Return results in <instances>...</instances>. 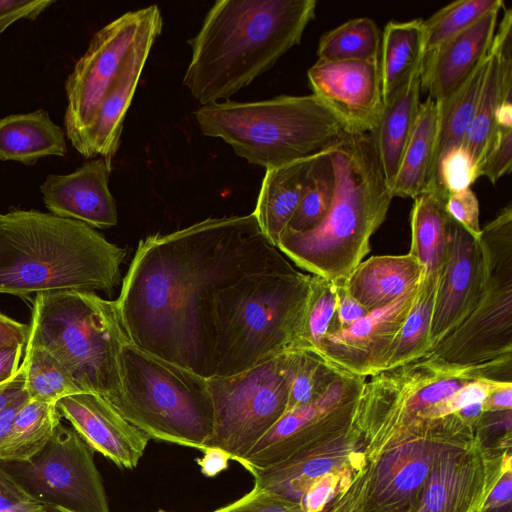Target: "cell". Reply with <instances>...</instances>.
Listing matches in <instances>:
<instances>
[{
	"instance_id": "obj_1",
	"label": "cell",
	"mask_w": 512,
	"mask_h": 512,
	"mask_svg": "<svg viewBox=\"0 0 512 512\" xmlns=\"http://www.w3.org/2000/svg\"><path fill=\"white\" fill-rule=\"evenodd\" d=\"M289 266L253 213L207 218L140 240L115 302L134 345L210 378L214 296L246 275Z\"/></svg>"
},
{
	"instance_id": "obj_2",
	"label": "cell",
	"mask_w": 512,
	"mask_h": 512,
	"mask_svg": "<svg viewBox=\"0 0 512 512\" xmlns=\"http://www.w3.org/2000/svg\"><path fill=\"white\" fill-rule=\"evenodd\" d=\"M315 0H218L187 42L183 84L204 105L227 99L301 42Z\"/></svg>"
},
{
	"instance_id": "obj_3",
	"label": "cell",
	"mask_w": 512,
	"mask_h": 512,
	"mask_svg": "<svg viewBox=\"0 0 512 512\" xmlns=\"http://www.w3.org/2000/svg\"><path fill=\"white\" fill-rule=\"evenodd\" d=\"M125 256L81 221L34 209L0 212V293L110 291Z\"/></svg>"
},
{
	"instance_id": "obj_4",
	"label": "cell",
	"mask_w": 512,
	"mask_h": 512,
	"mask_svg": "<svg viewBox=\"0 0 512 512\" xmlns=\"http://www.w3.org/2000/svg\"><path fill=\"white\" fill-rule=\"evenodd\" d=\"M328 156L335 190L326 216L310 230L284 232L277 249L311 275L336 282L347 279L370 252L371 236L393 197L372 132L351 134Z\"/></svg>"
},
{
	"instance_id": "obj_5",
	"label": "cell",
	"mask_w": 512,
	"mask_h": 512,
	"mask_svg": "<svg viewBox=\"0 0 512 512\" xmlns=\"http://www.w3.org/2000/svg\"><path fill=\"white\" fill-rule=\"evenodd\" d=\"M312 275L287 268L240 278L213 299L214 376L241 373L275 355L303 349Z\"/></svg>"
},
{
	"instance_id": "obj_6",
	"label": "cell",
	"mask_w": 512,
	"mask_h": 512,
	"mask_svg": "<svg viewBox=\"0 0 512 512\" xmlns=\"http://www.w3.org/2000/svg\"><path fill=\"white\" fill-rule=\"evenodd\" d=\"M195 118L205 136L223 139L236 155L266 169L328 152L353 134L313 94L226 100L201 106Z\"/></svg>"
},
{
	"instance_id": "obj_7",
	"label": "cell",
	"mask_w": 512,
	"mask_h": 512,
	"mask_svg": "<svg viewBox=\"0 0 512 512\" xmlns=\"http://www.w3.org/2000/svg\"><path fill=\"white\" fill-rule=\"evenodd\" d=\"M127 338L115 300L67 290L36 295L26 344L46 349L83 392L115 409L121 389L119 354Z\"/></svg>"
},
{
	"instance_id": "obj_8",
	"label": "cell",
	"mask_w": 512,
	"mask_h": 512,
	"mask_svg": "<svg viewBox=\"0 0 512 512\" xmlns=\"http://www.w3.org/2000/svg\"><path fill=\"white\" fill-rule=\"evenodd\" d=\"M115 410L148 438L202 451L214 428L208 378L152 355L129 338L119 354Z\"/></svg>"
},
{
	"instance_id": "obj_9",
	"label": "cell",
	"mask_w": 512,
	"mask_h": 512,
	"mask_svg": "<svg viewBox=\"0 0 512 512\" xmlns=\"http://www.w3.org/2000/svg\"><path fill=\"white\" fill-rule=\"evenodd\" d=\"M365 379L359 421L366 434L367 460L375 458L421 415L478 379L512 382V354L461 365L429 352L409 363L383 370Z\"/></svg>"
},
{
	"instance_id": "obj_10",
	"label": "cell",
	"mask_w": 512,
	"mask_h": 512,
	"mask_svg": "<svg viewBox=\"0 0 512 512\" xmlns=\"http://www.w3.org/2000/svg\"><path fill=\"white\" fill-rule=\"evenodd\" d=\"M458 413L415 422L352 478L322 512H414L435 462L475 437Z\"/></svg>"
},
{
	"instance_id": "obj_11",
	"label": "cell",
	"mask_w": 512,
	"mask_h": 512,
	"mask_svg": "<svg viewBox=\"0 0 512 512\" xmlns=\"http://www.w3.org/2000/svg\"><path fill=\"white\" fill-rule=\"evenodd\" d=\"M297 350L270 357L241 373L208 378L214 428L204 443L239 462L286 413Z\"/></svg>"
},
{
	"instance_id": "obj_12",
	"label": "cell",
	"mask_w": 512,
	"mask_h": 512,
	"mask_svg": "<svg viewBox=\"0 0 512 512\" xmlns=\"http://www.w3.org/2000/svg\"><path fill=\"white\" fill-rule=\"evenodd\" d=\"M486 280L471 315L447 334L431 353L461 365L512 354V206L481 229Z\"/></svg>"
},
{
	"instance_id": "obj_13",
	"label": "cell",
	"mask_w": 512,
	"mask_h": 512,
	"mask_svg": "<svg viewBox=\"0 0 512 512\" xmlns=\"http://www.w3.org/2000/svg\"><path fill=\"white\" fill-rule=\"evenodd\" d=\"M163 23L157 5L129 11L97 31L65 82V133L82 156L100 103L132 48L153 26Z\"/></svg>"
},
{
	"instance_id": "obj_14",
	"label": "cell",
	"mask_w": 512,
	"mask_h": 512,
	"mask_svg": "<svg viewBox=\"0 0 512 512\" xmlns=\"http://www.w3.org/2000/svg\"><path fill=\"white\" fill-rule=\"evenodd\" d=\"M94 452L73 428L60 423L49 443L31 460L2 463L45 506L70 512H110Z\"/></svg>"
},
{
	"instance_id": "obj_15",
	"label": "cell",
	"mask_w": 512,
	"mask_h": 512,
	"mask_svg": "<svg viewBox=\"0 0 512 512\" xmlns=\"http://www.w3.org/2000/svg\"><path fill=\"white\" fill-rule=\"evenodd\" d=\"M511 452L484 449L476 437L456 445L434 464L414 512H482Z\"/></svg>"
},
{
	"instance_id": "obj_16",
	"label": "cell",
	"mask_w": 512,
	"mask_h": 512,
	"mask_svg": "<svg viewBox=\"0 0 512 512\" xmlns=\"http://www.w3.org/2000/svg\"><path fill=\"white\" fill-rule=\"evenodd\" d=\"M367 439L358 421L303 447L288 459L268 468H252L254 487L289 501L300 500L320 477L352 468L361 470L366 462Z\"/></svg>"
},
{
	"instance_id": "obj_17",
	"label": "cell",
	"mask_w": 512,
	"mask_h": 512,
	"mask_svg": "<svg viewBox=\"0 0 512 512\" xmlns=\"http://www.w3.org/2000/svg\"><path fill=\"white\" fill-rule=\"evenodd\" d=\"M485 280L486 265L480 238L450 218L449 250L439 275L431 319V351L475 310Z\"/></svg>"
},
{
	"instance_id": "obj_18",
	"label": "cell",
	"mask_w": 512,
	"mask_h": 512,
	"mask_svg": "<svg viewBox=\"0 0 512 512\" xmlns=\"http://www.w3.org/2000/svg\"><path fill=\"white\" fill-rule=\"evenodd\" d=\"M307 76L312 94L329 107L353 134L375 130L383 109L379 59H318Z\"/></svg>"
},
{
	"instance_id": "obj_19",
	"label": "cell",
	"mask_w": 512,
	"mask_h": 512,
	"mask_svg": "<svg viewBox=\"0 0 512 512\" xmlns=\"http://www.w3.org/2000/svg\"><path fill=\"white\" fill-rule=\"evenodd\" d=\"M418 287L393 303L368 312L350 326L328 333L318 354L353 375L367 378L381 372Z\"/></svg>"
},
{
	"instance_id": "obj_20",
	"label": "cell",
	"mask_w": 512,
	"mask_h": 512,
	"mask_svg": "<svg viewBox=\"0 0 512 512\" xmlns=\"http://www.w3.org/2000/svg\"><path fill=\"white\" fill-rule=\"evenodd\" d=\"M56 404L61 416L94 451L122 468L138 465L149 438L103 398L78 393L61 398Z\"/></svg>"
},
{
	"instance_id": "obj_21",
	"label": "cell",
	"mask_w": 512,
	"mask_h": 512,
	"mask_svg": "<svg viewBox=\"0 0 512 512\" xmlns=\"http://www.w3.org/2000/svg\"><path fill=\"white\" fill-rule=\"evenodd\" d=\"M111 164L90 160L68 174L47 175L40 185L43 202L51 214L74 219L95 228H110L118 221L109 190Z\"/></svg>"
},
{
	"instance_id": "obj_22",
	"label": "cell",
	"mask_w": 512,
	"mask_h": 512,
	"mask_svg": "<svg viewBox=\"0 0 512 512\" xmlns=\"http://www.w3.org/2000/svg\"><path fill=\"white\" fill-rule=\"evenodd\" d=\"M512 102V11L506 10L490 50L486 74L464 147L480 177L482 163L498 137V114ZM502 129V128H501Z\"/></svg>"
},
{
	"instance_id": "obj_23",
	"label": "cell",
	"mask_w": 512,
	"mask_h": 512,
	"mask_svg": "<svg viewBox=\"0 0 512 512\" xmlns=\"http://www.w3.org/2000/svg\"><path fill=\"white\" fill-rule=\"evenodd\" d=\"M500 9L489 11L425 55L421 85L422 90L428 92V97L435 102L447 98L485 58L497 29Z\"/></svg>"
},
{
	"instance_id": "obj_24",
	"label": "cell",
	"mask_w": 512,
	"mask_h": 512,
	"mask_svg": "<svg viewBox=\"0 0 512 512\" xmlns=\"http://www.w3.org/2000/svg\"><path fill=\"white\" fill-rule=\"evenodd\" d=\"M163 23L148 30L132 48L118 76L99 105L86 137L83 157L101 156L109 164L120 146L126 112L131 104L150 50Z\"/></svg>"
},
{
	"instance_id": "obj_25",
	"label": "cell",
	"mask_w": 512,
	"mask_h": 512,
	"mask_svg": "<svg viewBox=\"0 0 512 512\" xmlns=\"http://www.w3.org/2000/svg\"><path fill=\"white\" fill-rule=\"evenodd\" d=\"M422 278V266L408 252L363 260L345 279V285L351 296L370 312L415 289Z\"/></svg>"
},
{
	"instance_id": "obj_26",
	"label": "cell",
	"mask_w": 512,
	"mask_h": 512,
	"mask_svg": "<svg viewBox=\"0 0 512 512\" xmlns=\"http://www.w3.org/2000/svg\"><path fill=\"white\" fill-rule=\"evenodd\" d=\"M317 156L266 169L252 213L263 235L276 248L300 203Z\"/></svg>"
},
{
	"instance_id": "obj_27",
	"label": "cell",
	"mask_w": 512,
	"mask_h": 512,
	"mask_svg": "<svg viewBox=\"0 0 512 512\" xmlns=\"http://www.w3.org/2000/svg\"><path fill=\"white\" fill-rule=\"evenodd\" d=\"M423 62L383 104L375 130V146L385 182L390 190L411 135L420 105Z\"/></svg>"
},
{
	"instance_id": "obj_28",
	"label": "cell",
	"mask_w": 512,
	"mask_h": 512,
	"mask_svg": "<svg viewBox=\"0 0 512 512\" xmlns=\"http://www.w3.org/2000/svg\"><path fill=\"white\" fill-rule=\"evenodd\" d=\"M66 133L48 111L10 114L0 118V161L34 165L47 156H64Z\"/></svg>"
},
{
	"instance_id": "obj_29",
	"label": "cell",
	"mask_w": 512,
	"mask_h": 512,
	"mask_svg": "<svg viewBox=\"0 0 512 512\" xmlns=\"http://www.w3.org/2000/svg\"><path fill=\"white\" fill-rule=\"evenodd\" d=\"M487 64L488 54L453 93L436 102V135L426 189L433 182L442 157L450 150L464 145L477 107Z\"/></svg>"
},
{
	"instance_id": "obj_30",
	"label": "cell",
	"mask_w": 512,
	"mask_h": 512,
	"mask_svg": "<svg viewBox=\"0 0 512 512\" xmlns=\"http://www.w3.org/2000/svg\"><path fill=\"white\" fill-rule=\"evenodd\" d=\"M414 200L411 224L412 254L423 268V275L439 273L449 250V221L444 197L424 191Z\"/></svg>"
},
{
	"instance_id": "obj_31",
	"label": "cell",
	"mask_w": 512,
	"mask_h": 512,
	"mask_svg": "<svg viewBox=\"0 0 512 512\" xmlns=\"http://www.w3.org/2000/svg\"><path fill=\"white\" fill-rule=\"evenodd\" d=\"M424 57L422 19L386 24L379 55L383 104L424 61Z\"/></svg>"
},
{
	"instance_id": "obj_32",
	"label": "cell",
	"mask_w": 512,
	"mask_h": 512,
	"mask_svg": "<svg viewBox=\"0 0 512 512\" xmlns=\"http://www.w3.org/2000/svg\"><path fill=\"white\" fill-rule=\"evenodd\" d=\"M437 126L436 102L427 97L419 105L396 178L390 188L392 197L415 199L426 189L431 167Z\"/></svg>"
},
{
	"instance_id": "obj_33",
	"label": "cell",
	"mask_w": 512,
	"mask_h": 512,
	"mask_svg": "<svg viewBox=\"0 0 512 512\" xmlns=\"http://www.w3.org/2000/svg\"><path fill=\"white\" fill-rule=\"evenodd\" d=\"M61 418L56 403L29 399L15 415L9 432L0 444V461L31 460L52 439Z\"/></svg>"
},
{
	"instance_id": "obj_34",
	"label": "cell",
	"mask_w": 512,
	"mask_h": 512,
	"mask_svg": "<svg viewBox=\"0 0 512 512\" xmlns=\"http://www.w3.org/2000/svg\"><path fill=\"white\" fill-rule=\"evenodd\" d=\"M440 272L423 275L414 303L389 350L382 371L409 363L431 351L430 327Z\"/></svg>"
},
{
	"instance_id": "obj_35",
	"label": "cell",
	"mask_w": 512,
	"mask_h": 512,
	"mask_svg": "<svg viewBox=\"0 0 512 512\" xmlns=\"http://www.w3.org/2000/svg\"><path fill=\"white\" fill-rule=\"evenodd\" d=\"M21 367L25 390L32 400L57 403L69 395L83 392L68 369L46 349L26 344Z\"/></svg>"
},
{
	"instance_id": "obj_36",
	"label": "cell",
	"mask_w": 512,
	"mask_h": 512,
	"mask_svg": "<svg viewBox=\"0 0 512 512\" xmlns=\"http://www.w3.org/2000/svg\"><path fill=\"white\" fill-rule=\"evenodd\" d=\"M381 31L370 18L348 20L323 34L317 55L320 60H377L380 55Z\"/></svg>"
},
{
	"instance_id": "obj_37",
	"label": "cell",
	"mask_w": 512,
	"mask_h": 512,
	"mask_svg": "<svg viewBox=\"0 0 512 512\" xmlns=\"http://www.w3.org/2000/svg\"><path fill=\"white\" fill-rule=\"evenodd\" d=\"M328 153L316 157L303 196L285 232L310 230L326 216L335 190V176Z\"/></svg>"
},
{
	"instance_id": "obj_38",
	"label": "cell",
	"mask_w": 512,
	"mask_h": 512,
	"mask_svg": "<svg viewBox=\"0 0 512 512\" xmlns=\"http://www.w3.org/2000/svg\"><path fill=\"white\" fill-rule=\"evenodd\" d=\"M503 6L502 0H461L439 9L423 20L425 55L477 22L489 11Z\"/></svg>"
},
{
	"instance_id": "obj_39",
	"label": "cell",
	"mask_w": 512,
	"mask_h": 512,
	"mask_svg": "<svg viewBox=\"0 0 512 512\" xmlns=\"http://www.w3.org/2000/svg\"><path fill=\"white\" fill-rule=\"evenodd\" d=\"M342 372L316 352L298 349L286 412L315 400Z\"/></svg>"
},
{
	"instance_id": "obj_40",
	"label": "cell",
	"mask_w": 512,
	"mask_h": 512,
	"mask_svg": "<svg viewBox=\"0 0 512 512\" xmlns=\"http://www.w3.org/2000/svg\"><path fill=\"white\" fill-rule=\"evenodd\" d=\"M336 311V282L312 275L302 341L303 349H309L318 354L323 340L335 325Z\"/></svg>"
},
{
	"instance_id": "obj_41",
	"label": "cell",
	"mask_w": 512,
	"mask_h": 512,
	"mask_svg": "<svg viewBox=\"0 0 512 512\" xmlns=\"http://www.w3.org/2000/svg\"><path fill=\"white\" fill-rule=\"evenodd\" d=\"M478 177L473 160L462 145L442 157L435 178L425 191L435 192L447 199L449 194L471 188Z\"/></svg>"
},
{
	"instance_id": "obj_42",
	"label": "cell",
	"mask_w": 512,
	"mask_h": 512,
	"mask_svg": "<svg viewBox=\"0 0 512 512\" xmlns=\"http://www.w3.org/2000/svg\"><path fill=\"white\" fill-rule=\"evenodd\" d=\"M512 382L494 379H478L458 389L447 400L435 404L426 410L420 419H437L453 414L462 408L475 403H483L497 388Z\"/></svg>"
},
{
	"instance_id": "obj_43",
	"label": "cell",
	"mask_w": 512,
	"mask_h": 512,
	"mask_svg": "<svg viewBox=\"0 0 512 512\" xmlns=\"http://www.w3.org/2000/svg\"><path fill=\"white\" fill-rule=\"evenodd\" d=\"M357 472L347 468L326 474L314 481L302 496L299 505L304 512H322L329 502L344 492Z\"/></svg>"
},
{
	"instance_id": "obj_44",
	"label": "cell",
	"mask_w": 512,
	"mask_h": 512,
	"mask_svg": "<svg viewBox=\"0 0 512 512\" xmlns=\"http://www.w3.org/2000/svg\"><path fill=\"white\" fill-rule=\"evenodd\" d=\"M475 437L484 449H511V410L483 412Z\"/></svg>"
},
{
	"instance_id": "obj_45",
	"label": "cell",
	"mask_w": 512,
	"mask_h": 512,
	"mask_svg": "<svg viewBox=\"0 0 512 512\" xmlns=\"http://www.w3.org/2000/svg\"><path fill=\"white\" fill-rule=\"evenodd\" d=\"M213 512H304L298 503L254 487L240 499Z\"/></svg>"
},
{
	"instance_id": "obj_46",
	"label": "cell",
	"mask_w": 512,
	"mask_h": 512,
	"mask_svg": "<svg viewBox=\"0 0 512 512\" xmlns=\"http://www.w3.org/2000/svg\"><path fill=\"white\" fill-rule=\"evenodd\" d=\"M0 512H46L0 462Z\"/></svg>"
},
{
	"instance_id": "obj_47",
	"label": "cell",
	"mask_w": 512,
	"mask_h": 512,
	"mask_svg": "<svg viewBox=\"0 0 512 512\" xmlns=\"http://www.w3.org/2000/svg\"><path fill=\"white\" fill-rule=\"evenodd\" d=\"M448 216L471 235L480 237L479 202L471 188L449 194L445 203Z\"/></svg>"
},
{
	"instance_id": "obj_48",
	"label": "cell",
	"mask_w": 512,
	"mask_h": 512,
	"mask_svg": "<svg viewBox=\"0 0 512 512\" xmlns=\"http://www.w3.org/2000/svg\"><path fill=\"white\" fill-rule=\"evenodd\" d=\"M512 166V128H502L488 151L480 168V177L485 176L492 184L508 174Z\"/></svg>"
},
{
	"instance_id": "obj_49",
	"label": "cell",
	"mask_w": 512,
	"mask_h": 512,
	"mask_svg": "<svg viewBox=\"0 0 512 512\" xmlns=\"http://www.w3.org/2000/svg\"><path fill=\"white\" fill-rule=\"evenodd\" d=\"M55 0H0V35L19 20H35Z\"/></svg>"
},
{
	"instance_id": "obj_50",
	"label": "cell",
	"mask_w": 512,
	"mask_h": 512,
	"mask_svg": "<svg viewBox=\"0 0 512 512\" xmlns=\"http://www.w3.org/2000/svg\"><path fill=\"white\" fill-rule=\"evenodd\" d=\"M336 285V321L333 329L330 332L350 326L359 319L363 318L369 312L351 296V294L348 292L346 288L345 280L336 281Z\"/></svg>"
},
{
	"instance_id": "obj_51",
	"label": "cell",
	"mask_w": 512,
	"mask_h": 512,
	"mask_svg": "<svg viewBox=\"0 0 512 512\" xmlns=\"http://www.w3.org/2000/svg\"><path fill=\"white\" fill-rule=\"evenodd\" d=\"M28 336L29 325L0 313V348L15 345L25 346Z\"/></svg>"
},
{
	"instance_id": "obj_52",
	"label": "cell",
	"mask_w": 512,
	"mask_h": 512,
	"mask_svg": "<svg viewBox=\"0 0 512 512\" xmlns=\"http://www.w3.org/2000/svg\"><path fill=\"white\" fill-rule=\"evenodd\" d=\"M203 457L196 462L201 468V472L207 477H214L228 468L231 456L221 448L208 447L203 451Z\"/></svg>"
},
{
	"instance_id": "obj_53",
	"label": "cell",
	"mask_w": 512,
	"mask_h": 512,
	"mask_svg": "<svg viewBox=\"0 0 512 512\" xmlns=\"http://www.w3.org/2000/svg\"><path fill=\"white\" fill-rule=\"evenodd\" d=\"M24 345L0 348V384L13 378L20 368Z\"/></svg>"
},
{
	"instance_id": "obj_54",
	"label": "cell",
	"mask_w": 512,
	"mask_h": 512,
	"mask_svg": "<svg viewBox=\"0 0 512 512\" xmlns=\"http://www.w3.org/2000/svg\"><path fill=\"white\" fill-rule=\"evenodd\" d=\"M25 391L24 371L20 365L18 372L13 378L0 384V411L11 405Z\"/></svg>"
},
{
	"instance_id": "obj_55",
	"label": "cell",
	"mask_w": 512,
	"mask_h": 512,
	"mask_svg": "<svg viewBox=\"0 0 512 512\" xmlns=\"http://www.w3.org/2000/svg\"><path fill=\"white\" fill-rule=\"evenodd\" d=\"M512 409V383L494 390L483 402V412H496Z\"/></svg>"
},
{
	"instance_id": "obj_56",
	"label": "cell",
	"mask_w": 512,
	"mask_h": 512,
	"mask_svg": "<svg viewBox=\"0 0 512 512\" xmlns=\"http://www.w3.org/2000/svg\"><path fill=\"white\" fill-rule=\"evenodd\" d=\"M511 469L506 470L500 477L495 487L490 492L485 504L496 506L506 504L512 500V477Z\"/></svg>"
},
{
	"instance_id": "obj_57",
	"label": "cell",
	"mask_w": 512,
	"mask_h": 512,
	"mask_svg": "<svg viewBox=\"0 0 512 512\" xmlns=\"http://www.w3.org/2000/svg\"><path fill=\"white\" fill-rule=\"evenodd\" d=\"M29 399L28 393L25 391L11 405L0 411V444L9 432L15 415Z\"/></svg>"
},
{
	"instance_id": "obj_58",
	"label": "cell",
	"mask_w": 512,
	"mask_h": 512,
	"mask_svg": "<svg viewBox=\"0 0 512 512\" xmlns=\"http://www.w3.org/2000/svg\"><path fill=\"white\" fill-rule=\"evenodd\" d=\"M458 415L466 422L477 424L483 414V403H475L459 410Z\"/></svg>"
},
{
	"instance_id": "obj_59",
	"label": "cell",
	"mask_w": 512,
	"mask_h": 512,
	"mask_svg": "<svg viewBox=\"0 0 512 512\" xmlns=\"http://www.w3.org/2000/svg\"><path fill=\"white\" fill-rule=\"evenodd\" d=\"M482 512H512V502L496 506L485 504Z\"/></svg>"
},
{
	"instance_id": "obj_60",
	"label": "cell",
	"mask_w": 512,
	"mask_h": 512,
	"mask_svg": "<svg viewBox=\"0 0 512 512\" xmlns=\"http://www.w3.org/2000/svg\"><path fill=\"white\" fill-rule=\"evenodd\" d=\"M45 507H46V512H70L66 509L56 507V506H45Z\"/></svg>"
},
{
	"instance_id": "obj_61",
	"label": "cell",
	"mask_w": 512,
	"mask_h": 512,
	"mask_svg": "<svg viewBox=\"0 0 512 512\" xmlns=\"http://www.w3.org/2000/svg\"><path fill=\"white\" fill-rule=\"evenodd\" d=\"M158 512H167V511L159 510Z\"/></svg>"
}]
</instances>
